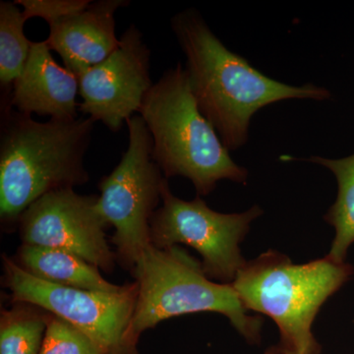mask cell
<instances>
[{
	"label": "cell",
	"instance_id": "2e32d148",
	"mask_svg": "<svg viewBox=\"0 0 354 354\" xmlns=\"http://www.w3.org/2000/svg\"><path fill=\"white\" fill-rule=\"evenodd\" d=\"M23 11L15 1H0V85L9 94L29 57L32 41L26 37Z\"/></svg>",
	"mask_w": 354,
	"mask_h": 354
},
{
	"label": "cell",
	"instance_id": "6da1fadb",
	"mask_svg": "<svg viewBox=\"0 0 354 354\" xmlns=\"http://www.w3.org/2000/svg\"><path fill=\"white\" fill-rule=\"evenodd\" d=\"M171 25L186 57L198 108L228 151L245 145L251 120L261 109L286 100L323 102L332 97L327 88L288 85L254 68L221 43L195 9L177 13Z\"/></svg>",
	"mask_w": 354,
	"mask_h": 354
},
{
	"label": "cell",
	"instance_id": "7c38bea8",
	"mask_svg": "<svg viewBox=\"0 0 354 354\" xmlns=\"http://www.w3.org/2000/svg\"><path fill=\"white\" fill-rule=\"evenodd\" d=\"M128 6V0L92 1L83 10L50 25L46 41L60 55L65 68L78 77L101 64L120 46L115 14Z\"/></svg>",
	"mask_w": 354,
	"mask_h": 354
},
{
	"label": "cell",
	"instance_id": "d6986e66",
	"mask_svg": "<svg viewBox=\"0 0 354 354\" xmlns=\"http://www.w3.org/2000/svg\"><path fill=\"white\" fill-rule=\"evenodd\" d=\"M263 354H281V351H279L278 346H277V344H274V346H269V348L266 349L265 353Z\"/></svg>",
	"mask_w": 354,
	"mask_h": 354
},
{
	"label": "cell",
	"instance_id": "7a4b0ae2",
	"mask_svg": "<svg viewBox=\"0 0 354 354\" xmlns=\"http://www.w3.org/2000/svg\"><path fill=\"white\" fill-rule=\"evenodd\" d=\"M95 121L35 120L1 97L0 128V218L15 225L39 198L88 181L85 167Z\"/></svg>",
	"mask_w": 354,
	"mask_h": 354
},
{
	"label": "cell",
	"instance_id": "3957f363",
	"mask_svg": "<svg viewBox=\"0 0 354 354\" xmlns=\"http://www.w3.org/2000/svg\"><path fill=\"white\" fill-rule=\"evenodd\" d=\"M139 115L150 131L153 158L165 178L189 179L198 196L211 194L221 180H248L247 169L232 160L198 108L187 70L180 62L153 83Z\"/></svg>",
	"mask_w": 354,
	"mask_h": 354
},
{
	"label": "cell",
	"instance_id": "ba28073f",
	"mask_svg": "<svg viewBox=\"0 0 354 354\" xmlns=\"http://www.w3.org/2000/svg\"><path fill=\"white\" fill-rule=\"evenodd\" d=\"M162 203L151 221L152 245L158 249L189 246L201 256L203 270L212 281L232 285L247 262L241 242L251 223L264 214L263 209L255 205L242 213H218L198 195L190 201L174 196L167 179Z\"/></svg>",
	"mask_w": 354,
	"mask_h": 354
},
{
	"label": "cell",
	"instance_id": "4fadbf2b",
	"mask_svg": "<svg viewBox=\"0 0 354 354\" xmlns=\"http://www.w3.org/2000/svg\"><path fill=\"white\" fill-rule=\"evenodd\" d=\"M16 262L32 276L55 285L102 292L123 288L106 281L95 266L62 249L22 244Z\"/></svg>",
	"mask_w": 354,
	"mask_h": 354
},
{
	"label": "cell",
	"instance_id": "52a82bcc",
	"mask_svg": "<svg viewBox=\"0 0 354 354\" xmlns=\"http://www.w3.org/2000/svg\"><path fill=\"white\" fill-rule=\"evenodd\" d=\"M4 283L14 304L34 305L82 330L104 354H138L129 341V328L138 297L137 283L116 292L79 290L32 276L7 255Z\"/></svg>",
	"mask_w": 354,
	"mask_h": 354
},
{
	"label": "cell",
	"instance_id": "30bf717a",
	"mask_svg": "<svg viewBox=\"0 0 354 354\" xmlns=\"http://www.w3.org/2000/svg\"><path fill=\"white\" fill-rule=\"evenodd\" d=\"M120 46L101 64L77 77L82 102L79 111L118 132L139 113L153 83L150 76L151 50L143 34L130 25Z\"/></svg>",
	"mask_w": 354,
	"mask_h": 354
},
{
	"label": "cell",
	"instance_id": "5b68a950",
	"mask_svg": "<svg viewBox=\"0 0 354 354\" xmlns=\"http://www.w3.org/2000/svg\"><path fill=\"white\" fill-rule=\"evenodd\" d=\"M132 272L138 286L129 328V341L135 348L144 332L162 321L205 312L227 317L249 344H261L260 317L250 315L234 286L212 281L202 263L181 247L149 246Z\"/></svg>",
	"mask_w": 354,
	"mask_h": 354
},
{
	"label": "cell",
	"instance_id": "277c9868",
	"mask_svg": "<svg viewBox=\"0 0 354 354\" xmlns=\"http://www.w3.org/2000/svg\"><path fill=\"white\" fill-rule=\"evenodd\" d=\"M353 274V266L328 255L295 264L285 254L268 250L247 261L232 286L248 311L276 324L281 354H321L313 333L317 314Z\"/></svg>",
	"mask_w": 354,
	"mask_h": 354
},
{
	"label": "cell",
	"instance_id": "9c48e42d",
	"mask_svg": "<svg viewBox=\"0 0 354 354\" xmlns=\"http://www.w3.org/2000/svg\"><path fill=\"white\" fill-rule=\"evenodd\" d=\"M97 198L73 188L39 198L18 221L22 244L69 251L99 270L113 272L118 257L106 241L109 225L97 209Z\"/></svg>",
	"mask_w": 354,
	"mask_h": 354
},
{
	"label": "cell",
	"instance_id": "9a60e30c",
	"mask_svg": "<svg viewBox=\"0 0 354 354\" xmlns=\"http://www.w3.org/2000/svg\"><path fill=\"white\" fill-rule=\"evenodd\" d=\"M34 305L16 302L0 318V354H39L50 313Z\"/></svg>",
	"mask_w": 354,
	"mask_h": 354
},
{
	"label": "cell",
	"instance_id": "ac0fdd59",
	"mask_svg": "<svg viewBox=\"0 0 354 354\" xmlns=\"http://www.w3.org/2000/svg\"><path fill=\"white\" fill-rule=\"evenodd\" d=\"M91 0H15L17 6L23 7L26 19L41 18L48 26L57 21L83 10Z\"/></svg>",
	"mask_w": 354,
	"mask_h": 354
},
{
	"label": "cell",
	"instance_id": "e0dca14e",
	"mask_svg": "<svg viewBox=\"0 0 354 354\" xmlns=\"http://www.w3.org/2000/svg\"><path fill=\"white\" fill-rule=\"evenodd\" d=\"M39 354H104L82 330L50 314Z\"/></svg>",
	"mask_w": 354,
	"mask_h": 354
},
{
	"label": "cell",
	"instance_id": "8fae6325",
	"mask_svg": "<svg viewBox=\"0 0 354 354\" xmlns=\"http://www.w3.org/2000/svg\"><path fill=\"white\" fill-rule=\"evenodd\" d=\"M78 94V78L55 62L44 39L32 41L24 70L2 97L21 113L70 120L79 118Z\"/></svg>",
	"mask_w": 354,
	"mask_h": 354
},
{
	"label": "cell",
	"instance_id": "5bb4252c",
	"mask_svg": "<svg viewBox=\"0 0 354 354\" xmlns=\"http://www.w3.org/2000/svg\"><path fill=\"white\" fill-rule=\"evenodd\" d=\"M307 160L329 169L337 180V198L324 220L335 230L328 256L335 262L344 263L349 248L354 243V153L342 158L313 156Z\"/></svg>",
	"mask_w": 354,
	"mask_h": 354
},
{
	"label": "cell",
	"instance_id": "8992f818",
	"mask_svg": "<svg viewBox=\"0 0 354 354\" xmlns=\"http://www.w3.org/2000/svg\"><path fill=\"white\" fill-rule=\"evenodd\" d=\"M127 150L120 162L100 181L97 209L114 228L111 242L116 257L128 270L134 269L151 243V221L162 201L167 178L153 158L150 131L141 116L127 122Z\"/></svg>",
	"mask_w": 354,
	"mask_h": 354
}]
</instances>
